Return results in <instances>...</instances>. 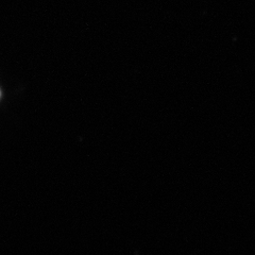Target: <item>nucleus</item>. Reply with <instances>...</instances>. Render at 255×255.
Wrapping results in <instances>:
<instances>
[]
</instances>
